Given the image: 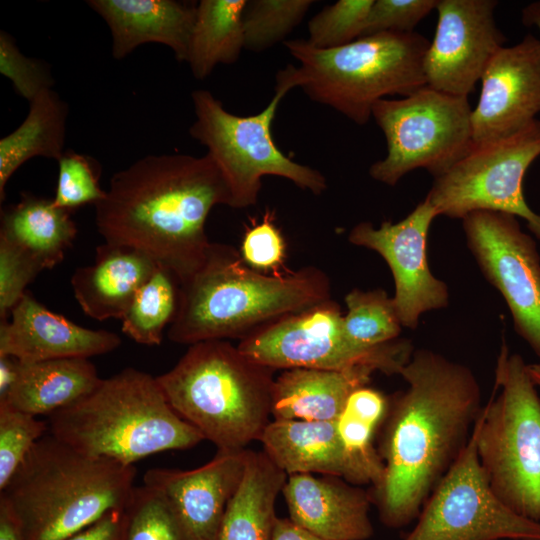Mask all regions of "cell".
<instances>
[{"instance_id": "1", "label": "cell", "mask_w": 540, "mask_h": 540, "mask_svg": "<svg viewBox=\"0 0 540 540\" xmlns=\"http://www.w3.org/2000/svg\"><path fill=\"white\" fill-rule=\"evenodd\" d=\"M400 376L408 386L388 400L378 449L383 476L369 491L381 523L391 529L418 518L483 409L473 371L435 351L414 350Z\"/></svg>"}, {"instance_id": "2", "label": "cell", "mask_w": 540, "mask_h": 540, "mask_svg": "<svg viewBox=\"0 0 540 540\" xmlns=\"http://www.w3.org/2000/svg\"><path fill=\"white\" fill-rule=\"evenodd\" d=\"M230 202L209 154L147 155L112 176L105 199L95 205V222L106 243L145 253L180 285L206 258L210 211Z\"/></svg>"}, {"instance_id": "3", "label": "cell", "mask_w": 540, "mask_h": 540, "mask_svg": "<svg viewBox=\"0 0 540 540\" xmlns=\"http://www.w3.org/2000/svg\"><path fill=\"white\" fill-rule=\"evenodd\" d=\"M329 299L330 280L317 267L262 273L247 266L231 245L211 243L202 266L179 285L178 308L167 335L189 346L208 340L240 341Z\"/></svg>"}, {"instance_id": "4", "label": "cell", "mask_w": 540, "mask_h": 540, "mask_svg": "<svg viewBox=\"0 0 540 540\" xmlns=\"http://www.w3.org/2000/svg\"><path fill=\"white\" fill-rule=\"evenodd\" d=\"M136 468L90 457L51 434L40 438L0 491L24 540H67L124 509Z\"/></svg>"}, {"instance_id": "5", "label": "cell", "mask_w": 540, "mask_h": 540, "mask_svg": "<svg viewBox=\"0 0 540 540\" xmlns=\"http://www.w3.org/2000/svg\"><path fill=\"white\" fill-rule=\"evenodd\" d=\"M48 433L78 452L123 465L204 440L168 403L156 377L128 367L48 416Z\"/></svg>"}, {"instance_id": "6", "label": "cell", "mask_w": 540, "mask_h": 540, "mask_svg": "<svg viewBox=\"0 0 540 540\" xmlns=\"http://www.w3.org/2000/svg\"><path fill=\"white\" fill-rule=\"evenodd\" d=\"M226 340L190 345L156 377L168 403L217 449H246L270 422L274 372Z\"/></svg>"}, {"instance_id": "7", "label": "cell", "mask_w": 540, "mask_h": 540, "mask_svg": "<svg viewBox=\"0 0 540 540\" xmlns=\"http://www.w3.org/2000/svg\"><path fill=\"white\" fill-rule=\"evenodd\" d=\"M429 44L417 32L377 33L331 49L304 39L284 42L299 63L288 65L295 88L357 125L369 121L385 96L405 97L426 85L423 60Z\"/></svg>"}, {"instance_id": "8", "label": "cell", "mask_w": 540, "mask_h": 540, "mask_svg": "<svg viewBox=\"0 0 540 540\" xmlns=\"http://www.w3.org/2000/svg\"><path fill=\"white\" fill-rule=\"evenodd\" d=\"M495 389L475 423L477 455L494 495L540 522V396L523 357L502 340Z\"/></svg>"}, {"instance_id": "9", "label": "cell", "mask_w": 540, "mask_h": 540, "mask_svg": "<svg viewBox=\"0 0 540 540\" xmlns=\"http://www.w3.org/2000/svg\"><path fill=\"white\" fill-rule=\"evenodd\" d=\"M295 88L286 66L276 75L275 93L259 113L249 116L228 112L210 91L192 92L195 121L189 134L207 147L228 185L230 207L242 209L257 203L262 177L278 176L298 188L320 195L327 180L318 170L300 164L275 144L272 123L285 95Z\"/></svg>"}, {"instance_id": "10", "label": "cell", "mask_w": 540, "mask_h": 540, "mask_svg": "<svg viewBox=\"0 0 540 540\" xmlns=\"http://www.w3.org/2000/svg\"><path fill=\"white\" fill-rule=\"evenodd\" d=\"M472 109L468 97L427 85L402 99L379 100L372 117L385 136L387 154L370 166L369 175L388 186L420 168L441 176L474 145Z\"/></svg>"}, {"instance_id": "11", "label": "cell", "mask_w": 540, "mask_h": 540, "mask_svg": "<svg viewBox=\"0 0 540 540\" xmlns=\"http://www.w3.org/2000/svg\"><path fill=\"white\" fill-rule=\"evenodd\" d=\"M342 317L340 306L329 299L259 328L237 347L275 370L368 368L400 375L415 350L411 341L398 338L372 347L355 344L343 332Z\"/></svg>"}, {"instance_id": "12", "label": "cell", "mask_w": 540, "mask_h": 540, "mask_svg": "<svg viewBox=\"0 0 540 540\" xmlns=\"http://www.w3.org/2000/svg\"><path fill=\"white\" fill-rule=\"evenodd\" d=\"M540 156V120L521 132L489 144L473 145L447 172L434 178L425 199L438 216L463 219L476 211L521 218L540 240V213L523 194V179Z\"/></svg>"}, {"instance_id": "13", "label": "cell", "mask_w": 540, "mask_h": 540, "mask_svg": "<svg viewBox=\"0 0 540 540\" xmlns=\"http://www.w3.org/2000/svg\"><path fill=\"white\" fill-rule=\"evenodd\" d=\"M540 540V522L505 506L480 466L476 433L424 504L404 540Z\"/></svg>"}, {"instance_id": "14", "label": "cell", "mask_w": 540, "mask_h": 540, "mask_svg": "<svg viewBox=\"0 0 540 540\" xmlns=\"http://www.w3.org/2000/svg\"><path fill=\"white\" fill-rule=\"evenodd\" d=\"M468 248L504 298L516 333L540 359V255L514 215L476 211L462 219Z\"/></svg>"}, {"instance_id": "15", "label": "cell", "mask_w": 540, "mask_h": 540, "mask_svg": "<svg viewBox=\"0 0 540 540\" xmlns=\"http://www.w3.org/2000/svg\"><path fill=\"white\" fill-rule=\"evenodd\" d=\"M424 199L397 223L383 221L379 227L363 221L348 234L350 243L377 252L388 264L394 279L393 300L403 327L417 328L422 314L449 305L447 284L433 275L427 260V238L437 217Z\"/></svg>"}, {"instance_id": "16", "label": "cell", "mask_w": 540, "mask_h": 540, "mask_svg": "<svg viewBox=\"0 0 540 540\" xmlns=\"http://www.w3.org/2000/svg\"><path fill=\"white\" fill-rule=\"evenodd\" d=\"M495 0H437L435 35L423 60L426 85L468 97L492 57L504 46Z\"/></svg>"}, {"instance_id": "17", "label": "cell", "mask_w": 540, "mask_h": 540, "mask_svg": "<svg viewBox=\"0 0 540 540\" xmlns=\"http://www.w3.org/2000/svg\"><path fill=\"white\" fill-rule=\"evenodd\" d=\"M540 113V39L527 34L503 46L481 77V92L472 109L474 145L494 143L529 127Z\"/></svg>"}, {"instance_id": "18", "label": "cell", "mask_w": 540, "mask_h": 540, "mask_svg": "<svg viewBox=\"0 0 540 540\" xmlns=\"http://www.w3.org/2000/svg\"><path fill=\"white\" fill-rule=\"evenodd\" d=\"M247 452L217 449L198 468H152L143 482L165 499L186 540H219L226 508L244 475Z\"/></svg>"}, {"instance_id": "19", "label": "cell", "mask_w": 540, "mask_h": 540, "mask_svg": "<svg viewBox=\"0 0 540 540\" xmlns=\"http://www.w3.org/2000/svg\"><path fill=\"white\" fill-rule=\"evenodd\" d=\"M259 441L266 455L287 475L319 474L372 486L383 476L381 457L366 458L350 452L341 440L336 421L274 419Z\"/></svg>"}, {"instance_id": "20", "label": "cell", "mask_w": 540, "mask_h": 540, "mask_svg": "<svg viewBox=\"0 0 540 540\" xmlns=\"http://www.w3.org/2000/svg\"><path fill=\"white\" fill-rule=\"evenodd\" d=\"M0 325V356L23 363L106 354L121 344L118 334L82 327L50 311L26 292Z\"/></svg>"}, {"instance_id": "21", "label": "cell", "mask_w": 540, "mask_h": 540, "mask_svg": "<svg viewBox=\"0 0 540 540\" xmlns=\"http://www.w3.org/2000/svg\"><path fill=\"white\" fill-rule=\"evenodd\" d=\"M282 494L289 518L328 540H367L374 533L369 492L342 478L288 475Z\"/></svg>"}, {"instance_id": "22", "label": "cell", "mask_w": 540, "mask_h": 540, "mask_svg": "<svg viewBox=\"0 0 540 540\" xmlns=\"http://www.w3.org/2000/svg\"><path fill=\"white\" fill-rule=\"evenodd\" d=\"M108 25L112 56L125 58L138 46L159 43L186 62L197 4L175 0H88Z\"/></svg>"}, {"instance_id": "23", "label": "cell", "mask_w": 540, "mask_h": 540, "mask_svg": "<svg viewBox=\"0 0 540 540\" xmlns=\"http://www.w3.org/2000/svg\"><path fill=\"white\" fill-rule=\"evenodd\" d=\"M157 267L150 256L135 248L105 242L96 248L92 265L75 270L71 286L75 299L90 318L122 319Z\"/></svg>"}, {"instance_id": "24", "label": "cell", "mask_w": 540, "mask_h": 540, "mask_svg": "<svg viewBox=\"0 0 540 540\" xmlns=\"http://www.w3.org/2000/svg\"><path fill=\"white\" fill-rule=\"evenodd\" d=\"M374 371L286 369L275 378L271 415L275 420L337 421L350 394L366 386Z\"/></svg>"}, {"instance_id": "25", "label": "cell", "mask_w": 540, "mask_h": 540, "mask_svg": "<svg viewBox=\"0 0 540 540\" xmlns=\"http://www.w3.org/2000/svg\"><path fill=\"white\" fill-rule=\"evenodd\" d=\"M101 381L95 365L87 358L19 361L15 382L0 404L48 417L90 394Z\"/></svg>"}, {"instance_id": "26", "label": "cell", "mask_w": 540, "mask_h": 540, "mask_svg": "<svg viewBox=\"0 0 540 540\" xmlns=\"http://www.w3.org/2000/svg\"><path fill=\"white\" fill-rule=\"evenodd\" d=\"M77 232L71 211L31 193H22L18 203L1 213L0 239L19 249L42 270L52 269L64 259Z\"/></svg>"}, {"instance_id": "27", "label": "cell", "mask_w": 540, "mask_h": 540, "mask_svg": "<svg viewBox=\"0 0 540 540\" xmlns=\"http://www.w3.org/2000/svg\"><path fill=\"white\" fill-rule=\"evenodd\" d=\"M287 477L263 450L248 449L244 475L226 508L219 540H271L276 500Z\"/></svg>"}, {"instance_id": "28", "label": "cell", "mask_w": 540, "mask_h": 540, "mask_svg": "<svg viewBox=\"0 0 540 540\" xmlns=\"http://www.w3.org/2000/svg\"><path fill=\"white\" fill-rule=\"evenodd\" d=\"M67 103L52 89L39 94L29 103L24 121L0 139V201L10 177L33 157L58 161L64 154Z\"/></svg>"}, {"instance_id": "29", "label": "cell", "mask_w": 540, "mask_h": 540, "mask_svg": "<svg viewBox=\"0 0 540 540\" xmlns=\"http://www.w3.org/2000/svg\"><path fill=\"white\" fill-rule=\"evenodd\" d=\"M247 0H202L197 4L186 62L198 80L218 64H232L244 49Z\"/></svg>"}, {"instance_id": "30", "label": "cell", "mask_w": 540, "mask_h": 540, "mask_svg": "<svg viewBox=\"0 0 540 540\" xmlns=\"http://www.w3.org/2000/svg\"><path fill=\"white\" fill-rule=\"evenodd\" d=\"M178 300V280L169 270L158 266L122 317V332L138 344L159 345L165 327L175 318Z\"/></svg>"}, {"instance_id": "31", "label": "cell", "mask_w": 540, "mask_h": 540, "mask_svg": "<svg viewBox=\"0 0 540 540\" xmlns=\"http://www.w3.org/2000/svg\"><path fill=\"white\" fill-rule=\"evenodd\" d=\"M347 313L342 317L346 337L355 344L372 347L399 338L402 323L393 297L383 289H353L344 298Z\"/></svg>"}, {"instance_id": "32", "label": "cell", "mask_w": 540, "mask_h": 540, "mask_svg": "<svg viewBox=\"0 0 540 540\" xmlns=\"http://www.w3.org/2000/svg\"><path fill=\"white\" fill-rule=\"evenodd\" d=\"M312 0H251L243 16L244 49L262 52L283 41L304 19Z\"/></svg>"}, {"instance_id": "33", "label": "cell", "mask_w": 540, "mask_h": 540, "mask_svg": "<svg viewBox=\"0 0 540 540\" xmlns=\"http://www.w3.org/2000/svg\"><path fill=\"white\" fill-rule=\"evenodd\" d=\"M124 514L123 540H186L165 499L146 485L134 487Z\"/></svg>"}, {"instance_id": "34", "label": "cell", "mask_w": 540, "mask_h": 540, "mask_svg": "<svg viewBox=\"0 0 540 540\" xmlns=\"http://www.w3.org/2000/svg\"><path fill=\"white\" fill-rule=\"evenodd\" d=\"M374 0H338L325 6L308 22V42L331 49L362 37Z\"/></svg>"}, {"instance_id": "35", "label": "cell", "mask_w": 540, "mask_h": 540, "mask_svg": "<svg viewBox=\"0 0 540 540\" xmlns=\"http://www.w3.org/2000/svg\"><path fill=\"white\" fill-rule=\"evenodd\" d=\"M58 162V178L53 204L68 211L86 204L96 205L107 191L99 185L101 168L92 157L65 150Z\"/></svg>"}, {"instance_id": "36", "label": "cell", "mask_w": 540, "mask_h": 540, "mask_svg": "<svg viewBox=\"0 0 540 540\" xmlns=\"http://www.w3.org/2000/svg\"><path fill=\"white\" fill-rule=\"evenodd\" d=\"M47 431L48 423L36 416L0 404V491Z\"/></svg>"}, {"instance_id": "37", "label": "cell", "mask_w": 540, "mask_h": 540, "mask_svg": "<svg viewBox=\"0 0 540 540\" xmlns=\"http://www.w3.org/2000/svg\"><path fill=\"white\" fill-rule=\"evenodd\" d=\"M0 73L11 81L16 93L29 103L54 85L47 63L25 56L14 38L3 30L0 31Z\"/></svg>"}, {"instance_id": "38", "label": "cell", "mask_w": 540, "mask_h": 540, "mask_svg": "<svg viewBox=\"0 0 540 540\" xmlns=\"http://www.w3.org/2000/svg\"><path fill=\"white\" fill-rule=\"evenodd\" d=\"M240 255L247 266L258 272L280 273L286 256V243L270 211L260 222H253L247 227Z\"/></svg>"}, {"instance_id": "39", "label": "cell", "mask_w": 540, "mask_h": 540, "mask_svg": "<svg viewBox=\"0 0 540 540\" xmlns=\"http://www.w3.org/2000/svg\"><path fill=\"white\" fill-rule=\"evenodd\" d=\"M437 0H374L363 36L383 32L412 33L431 11Z\"/></svg>"}, {"instance_id": "40", "label": "cell", "mask_w": 540, "mask_h": 540, "mask_svg": "<svg viewBox=\"0 0 540 540\" xmlns=\"http://www.w3.org/2000/svg\"><path fill=\"white\" fill-rule=\"evenodd\" d=\"M42 269L19 249L0 239V318L7 315L26 293Z\"/></svg>"}, {"instance_id": "41", "label": "cell", "mask_w": 540, "mask_h": 540, "mask_svg": "<svg viewBox=\"0 0 540 540\" xmlns=\"http://www.w3.org/2000/svg\"><path fill=\"white\" fill-rule=\"evenodd\" d=\"M336 423L341 440L350 452L366 458L380 457L372 445L375 424L346 412L341 413Z\"/></svg>"}, {"instance_id": "42", "label": "cell", "mask_w": 540, "mask_h": 540, "mask_svg": "<svg viewBox=\"0 0 540 540\" xmlns=\"http://www.w3.org/2000/svg\"><path fill=\"white\" fill-rule=\"evenodd\" d=\"M124 509L112 510L67 540H123Z\"/></svg>"}, {"instance_id": "43", "label": "cell", "mask_w": 540, "mask_h": 540, "mask_svg": "<svg viewBox=\"0 0 540 540\" xmlns=\"http://www.w3.org/2000/svg\"><path fill=\"white\" fill-rule=\"evenodd\" d=\"M271 540H328L294 523L290 518L277 517Z\"/></svg>"}, {"instance_id": "44", "label": "cell", "mask_w": 540, "mask_h": 540, "mask_svg": "<svg viewBox=\"0 0 540 540\" xmlns=\"http://www.w3.org/2000/svg\"><path fill=\"white\" fill-rule=\"evenodd\" d=\"M0 540H24L15 514L2 498H0Z\"/></svg>"}, {"instance_id": "45", "label": "cell", "mask_w": 540, "mask_h": 540, "mask_svg": "<svg viewBox=\"0 0 540 540\" xmlns=\"http://www.w3.org/2000/svg\"><path fill=\"white\" fill-rule=\"evenodd\" d=\"M19 361L11 356H0V399L3 398L12 387L17 376Z\"/></svg>"}, {"instance_id": "46", "label": "cell", "mask_w": 540, "mask_h": 540, "mask_svg": "<svg viewBox=\"0 0 540 540\" xmlns=\"http://www.w3.org/2000/svg\"><path fill=\"white\" fill-rule=\"evenodd\" d=\"M521 21L527 27L535 26L540 32V0L531 2L522 9Z\"/></svg>"}, {"instance_id": "47", "label": "cell", "mask_w": 540, "mask_h": 540, "mask_svg": "<svg viewBox=\"0 0 540 540\" xmlns=\"http://www.w3.org/2000/svg\"><path fill=\"white\" fill-rule=\"evenodd\" d=\"M528 371L534 384L540 388V364H528Z\"/></svg>"}]
</instances>
